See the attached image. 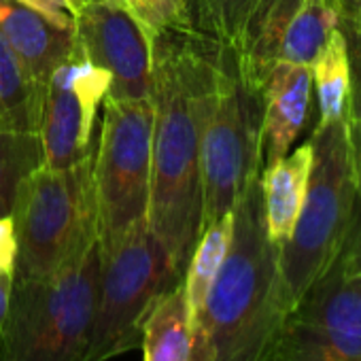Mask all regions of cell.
Listing matches in <instances>:
<instances>
[{"label":"cell","mask_w":361,"mask_h":361,"mask_svg":"<svg viewBox=\"0 0 361 361\" xmlns=\"http://www.w3.org/2000/svg\"><path fill=\"white\" fill-rule=\"evenodd\" d=\"M151 39L192 37L188 0H119Z\"/></svg>","instance_id":"obj_21"},{"label":"cell","mask_w":361,"mask_h":361,"mask_svg":"<svg viewBox=\"0 0 361 361\" xmlns=\"http://www.w3.org/2000/svg\"><path fill=\"white\" fill-rule=\"evenodd\" d=\"M194 41L224 56L251 92L279 62L310 66L340 26V0H188Z\"/></svg>","instance_id":"obj_3"},{"label":"cell","mask_w":361,"mask_h":361,"mask_svg":"<svg viewBox=\"0 0 361 361\" xmlns=\"http://www.w3.org/2000/svg\"><path fill=\"white\" fill-rule=\"evenodd\" d=\"M336 266L346 279H361V198L359 196H357V204H355L350 232H348V238L344 243V249H342Z\"/></svg>","instance_id":"obj_23"},{"label":"cell","mask_w":361,"mask_h":361,"mask_svg":"<svg viewBox=\"0 0 361 361\" xmlns=\"http://www.w3.org/2000/svg\"><path fill=\"white\" fill-rule=\"evenodd\" d=\"M75 41L81 54L111 75L109 100H149L153 39L119 0H85L77 9Z\"/></svg>","instance_id":"obj_12"},{"label":"cell","mask_w":361,"mask_h":361,"mask_svg":"<svg viewBox=\"0 0 361 361\" xmlns=\"http://www.w3.org/2000/svg\"><path fill=\"white\" fill-rule=\"evenodd\" d=\"M153 102L104 100L94 149V198L100 249L147 219L151 194Z\"/></svg>","instance_id":"obj_9"},{"label":"cell","mask_w":361,"mask_h":361,"mask_svg":"<svg viewBox=\"0 0 361 361\" xmlns=\"http://www.w3.org/2000/svg\"><path fill=\"white\" fill-rule=\"evenodd\" d=\"M13 283H16V276H11V274H0V325L5 323V319L9 314V308H11Z\"/></svg>","instance_id":"obj_27"},{"label":"cell","mask_w":361,"mask_h":361,"mask_svg":"<svg viewBox=\"0 0 361 361\" xmlns=\"http://www.w3.org/2000/svg\"><path fill=\"white\" fill-rule=\"evenodd\" d=\"M346 142H348V161L357 196L361 198V123L346 117Z\"/></svg>","instance_id":"obj_26"},{"label":"cell","mask_w":361,"mask_h":361,"mask_svg":"<svg viewBox=\"0 0 361 361\" xmlns=\"http://www.w3.org/2000/svg\"><path fill=\"white\" fill-rule=\"evenodd\" d=\"M312 161L314 149L308 140L300 145L293 153H287L262 168L259 185L264 221L268 238L276 247L285 245L293 234L295 221L306 200Z\"/></svg>","instance_id":"obj_15"},{"label":"cell","mask_w":361,"mask_h":361,"mask_svg":"<svg viewBox=\"0 0 361 361\" xmlns=\"http://www.w3.org/2000/svg\"><path fill=\"white\" fill-rule=\"evenodd\" d=\"M98 240L47 279L16 281L0 361H81L98 295Z\"/></svg>","instance_id":"obj_5"},{"label":"cell","mask_w":361,"mask_h":361,"mask_svg":"<svg viewBox=\"0 0 361 361\" xmlns=\"http://www.w3.org/2000/svg\"><path fill=\"white\" fill-rule=\"evenodd\" d=\"M353 24H357V26H359V28H361V20H359V22H353Z\"/></svg>","instance_id":"obj_30"},{"label":"cell","mask_w":361,"mask_h":361,"mask_svg":"<svg viewBox=\"0 0 361 361\" xmlns=\"http://www.w3.org/2000/svg\"><path fill=\"white\" fill-rule=\"evenodd\" d=\"M45 90L28 75L24 64L0 37V130L39 134Z\"/></svg>","instance_id":"obj_17"},{"label":"cell","mask_w":361,"mask_h":361,"mask_svg":"<svg viewBox=\"0 0 361 361\" xmlns=\"http://www.w3.org/2000/svg\"><path fill=\"white\" fill-rule=\"evenodd\" d=\"M314 149L308 192L291 238L279 247V291L291 310L338 262L350 232L357 192L353 185L346 115L310 136Z\"/></svg>","instance_id":"obj_4"},{"label":"cell","mask_w":361,"mask_h":361,"mask_svg":"<svg viewBox=\"0 0 361 361\" xmlns=\"http://www.w3.org/2000/svg\"><path fill=\"white\" fill-rule=\"evenodd\" d=\"M0 37L41 90L75 51V30H64L18 0H0Z\"/></svg>","instance_id":"obj_13"},{"label":"cell","mask_w":361,"mask_h":361,"mask_svg":"<svg viewBox=\"0 0 361 361\" xmlns=\"http://www.w3.org/2000/svg\"><path fill=\"white\" fill-rule=\"evenodd\" d=\"M18 3L30 7L64 30H75L77 7L73 0H18Z\"/></svg>","instance_id":"obj_24"},{"label":"cell","mask_w":361,"mask_h":361,"mask_svg":"<svg viewBox=\"0 0 361 361\" xmlns=\"http://www.w3.org/2000/svg\"><path fill=\"white\" fill-rule=\"evenodd\" d=\"M215 62V92L202 132V230L232 213L247 183L264 168L259 92L243 85L224 56Z\"/></svg>","instance_id":"obj_8"},{"label":"cell","mask_w":361,"mask_h":361,"mask_svg":"<svg viewBox=\"0 0 361 361\" xmlns=\"http://www.w3.org/2000/svg\"><path fill=\"white\" fill-rule=\"evenodd\" d=\"M312 75L310 66L279 62L268 75L262 102V138H264V166L289 153L298 134L302 132L310 109Z\"/></svg>","instance_id":"obj_14"},{"label":"cell","mask_w":361,"mask_h":361,"mask_svg":"<svg viewBox=\"0 0 361 361\" xmlns=\"http://www.w3.org/2000/svg\"><path fill=\"white\" fill-rule=\"evenodd\" d=\"M266 361H361V279L334 264L289 310Z\"/></svg>","instance_id":"obj_10"},{"label":"cell","mask_w":361,"mask_h":361,"mask_svg":"<svg viewBox=\"0 0 361 361\" xmlns=\"http://www.w3.org/2000/svg\"><path fill=\"white\" fill-rule=\"evenodd\" d=\"M180 281L147 219L100 249L94 321L81 361H111L140 346L147 312Z\"/></svg>","instance_id":"obj_7"},{"label":"cell","mask_w":361,"mask_h":361,"mask_svg":"<svg viewBox=\"0 0 361 361\" xmlns=\"http://www.w3.org/2000/svg\"><path fill=\"white\" fill-rule=\"evenodd\" d=\"M111 90V75L92 64L75 41V51L49 79L39 126L41 164L64 170L92 149V132L100 104Z\"/></svg>","instance_id":"obj_11"},{"label":"cell","mask_w":361,"mask_h":361,"mask_svg":"<svg viewBox=\"0 0 361 361\" xmlns=\"http://www.w3.org/2000/svg\"><path fill=\"white\" fill-rule=\"evenodd\" d=\"M312 83L317 87L319 123L325 128L346 115L348 106V51L342 28L338 26L310 62Z\"/></svg>","instance_id":"obj_19"},{"label":"cell","mask_w":361,"mask_h":361,"mask_svg":"<svg viewBox=\"0 0 361 361\" xmlns=\"http://www.w3.org/2000/svg\"><path fill=\"white\" fill-rule=\"evenodd\" d=\"M230 251L196 321V361H266L289 314L279 291V247L264 221L259 174L232 209Z\"/></svg>","instance_id":"obj_2"},{"label":"cell","mask_w":361,"mask_h":361,"mask_svg":"<svg viewBox=\"0 0 361 361\" xmlns=\"http://www.w3.org/2000/svg\"><path fill=\"white\" fill-rule=\"evenodd\" d=\"M73 3H75V7H77V9H79V7H81V5H83V3H85V0H73Z\"/></svg>","instance_id":"obj_29"},{"label":"cell","mask_w":361,"mask_h":361,"mask_svg":"<svg viewBox=\"0 0 361 361\" xmlns=\"http://www.w3.org/2000/svg\"><path fill=\"white\" fill-rule=\"evenodd\" d=\"M142 361H196V325L183 281L164 291L142 321Z\"/></svg>","instance_id":"obj_16"},{"label":"cell","mask_w":361,"mask_h":361,"mask_svg":"<svg viewBox=\"0 0 361 361\" xmlns=\"http://www.w3.org/2000/svg\"><path fill=\"white\" fill-rule=\"evenodd\" d=\"M232 232H234V217L232 213H228L202 230L192 251V257L183 276V289H185V300H188L194 325L207 304L211 287L230 251Z\"/></svg>","instance_id":"obj_18"},{"label":"cell","mask_w":361,"mask_h":361,"mask_svg":"<svg viewBox=\"0 0 361 361\" xmlns=\"http://www.w3.org/2000/svg\"><path fill=\"white\" fill-rule=\"evenodd\" d=\"M39 134L0 130V217L11 215L22 180L41 166Z\"/></svg>","instance_id":"obj_20"},{"label":"cell","mask_w":361,"mask_h":361,"mask_svg":"<svg viewBox=\"0 0 361 361\" xmlns=\"http://www.w3.org/2000/svg\"><path fill=\"white\" fill-rule=\"evenodd\" d=\"M348 51V106L346 117L361 123V28L348 20H340Z\"/></svg>","instance_id":"obj_22"},{"label":"cell","mask_w":361,"mask_h":361,"mask_svg":"<svg viewBox=\"0 0 361 361\" xmlns=\"http://www.w3.org/2000/svg\"><path fill=\"white\" fill-rule=\"evenodd\" d=\"M342 3V18L348 22L361 20V0H340Z\"/></svg>","instance_id":"obj_28"},{"label":"cell","mask_w":361,"mask_h":361,"mask_svg":"<svg viewBox=\"0 0 361 361\" xmlns=\"http://www.w3.org/2000/svg\"><path fill=\"white\" fill-rule=\"evenodd\" d=\"M18 232L13 215L0 217V274L16 276L18 268Z\"/></svg>","instance_id":"obj_25"},{"label":"cell","mask_w":361,"mask_h":361,"mask_svg":"<svg viewBox=\"0 0 361 361\" xmlns=\"http://www.w3.org/2000/svg\"><path fill=\"white\" fill-rule=\"evenodd\" d=\"M94 149L71 168L41 164L22 180L11 213L20 247L16 281L47 279L98 240Z\"/></svg>","instance_id":"obj_6"},{"label":"cell","mask_w":361,"mask_h":361,"mask_svg":"<svg viewBox=\"0 0 361 361\" xmlns=\"http://www.w3.org/2000/svg\"><path fill=\"white\" fill-rule=\"evenodd\" d=\"M215 62L192 37L153 39V140L147 226L178 279L202 234V132Z\"/></svg>","instance_id":"obj_1"}]
</instances>
